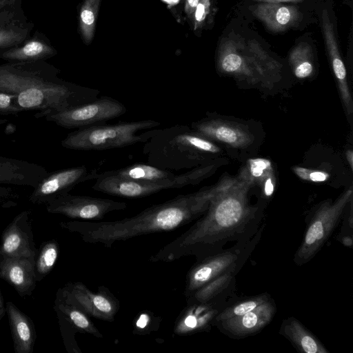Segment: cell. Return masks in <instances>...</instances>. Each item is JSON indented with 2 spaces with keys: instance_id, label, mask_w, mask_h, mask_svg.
<instances>
[{
  "instance_id": "obj_1",
  "label": "cell",
  "mask_w": 353,
  "mask_h": 353,
  "mask_svg": "<svg viewBox=\"0 0 353 353\" xmlns=\"http://www.w3.org/2000/svg\"><path fill=\"white\" fill-rule=\"evenodd\" d=\"M218 183L205 213L150 261L168 263L188 256L198 260L221 251L229 242L247 241L256 234L262 212L250 202L249 192L254 184L246 168L236 176H227Z\"/></svg>"
},
{
  "instance_id": "obj_2",
  "label": "cell",
  "mask_w": 353,
  "mask_h": 353,
  "mask_svg": "<svg viewBox=\"0 0 353 353\" xmlns=\"http://www.w3.org/2000/svg\"><path fill=\"white\" fill-rule=\"evenodd\" d=\"M219 183L196 192L178 195L152 205L139 214L112 221H72L61 226L77 233L88 243L111 248L118 241L156 232H168L196 220L207 210Z\"/></svg>"
},
{
  "instance_id": "obj_3",
  "label": "cell",
  "mask_w": 353,
  "mask_h": 353,
  "mask_svg": "<svg viewBox=\"0 0 353 353\" xmlns=\"http://www.w3.org/2000/svg\"><path fill=\"white\" fill-rule=\"evenodd\" d=\"M46 61L7 62L0 65V92L14 96L23 111L36 110V118L82 105L100 91L65 81Z\"/></svg>"
},
{
  "instance_id": "obj_4",
  "label": "cell",
  "mask_w": 353,
  "mask_h": 353,
  "mask_svg": "<svg viewBox=\"0 0 353 353\" xmlns=\"http://www.w3.org/2000/svg\"><path fill=\"white\" fill-rule=\"evenodd\" d=\"M144 143L143 154L148 163L170 171L195 168L221 152L214 142L180 124L157 129Z\"/></svg>"
},
{
  "instance_id": "obj_5",
  "label": "cell",
  "mask_w": 353,
  "mask_h": 353,
  "mask_svg": "<svg viewBox=\"0 0 353 353\" xmlns=\"http://www.w3.org/2000/svg\"><path fill=\"white\" fill-rule=\"evenodd\" d=\"M160 123L152 119L122 121L115 124H99L79 128L61 141L67 149L105 150L145 143L156 132Z\"/></svg>"
},
{
  "instance_id": "obj_6",
  "label": "cell",
  "mask_w": 353,
  "mask_h": 353,
  "mask_svg": "<svg viewBox=\"0 0 353 353\" xmlns=\"http://www.w3.org/2000/svg\"><path fill=\"white\" fill-rule=\"evenodd\" d=\"M217 168V163L209 162L185 173L177 174L172 179L160 181H135L108 175L103 172H92L91 179H95L96 181L92 188L97 192L119 197L142 198L166 189L196 185L212 175Z\"/></svg>"
},
{
  "instance_id": "obj_7",
  "label": "cell",
  "mask_w": 353,
  "mask_h": 353,
  "mask_svg": "<svg viewBox=\"0 0 353 353\" xmlns=\"http://www.w3.org/2000/svg\"><path fill=\"white\" fill-rule=\"evenodd\" d=\"M264 226L249 240L196 260L186 274L184 296L189 297L213 279L231 270H241L259 243Z\"/></svg>"
},
{
  "instance_id": "obj_8",
  "label": "cell",
  "mask_w": 353,
  "mask_h": 353,
  "mask_svg": "<svg viewBox=\"0 0 353 353\" xmlns=\"http://www.w3.org/2000/svg\"><path fill=\"white\" fill-rule=\"evenodd\" d=\"M352 194L351 185L334 201H325L315 210L307 223L301 243L293 258L297 265L309 262L321 249L352 200Z\"/></svg>"
},
{
  "instance_id": "obj_9",
  "label": "cell",
  "mask_w": 353,
  "mask_h": 353,
  "mask_svg": "<svg viewBox=\"0 0 353 353\" xmlns=\"http://www.w3.org/2000/svg\"><path fill=\"white\" fill-rule=\"evenodd\" d=\"M126 111V107L120 101L103 96L88 103L49 114L43 118L65 128L79 129L102 124L125 114Z\"/></svg>"
},
{
  "instance_id": "obj_10",
  "label": "cell",
  "mask_w": 353,
  "mask_h": 353,
  "mask_svg": "<svg viewBox=\"0 0 353 353\" xmlns=\"http://www.w3.org/2000/svg\"><path fill=\"white\" fill-rule=\"evenodd\" d=\"M56 296L88 316L101 321H114L119 310V300L103 285L93 292L80 281L68 282L58 290Z\"/></svg>"
},
{
  "instance_id": "obj_11",
  "label": "cell",
  "mask_w": 353,
  "mask_h": 353,
  "mask_svg": "<svg viewBox=\"0 0 353 353\" xmlns=\"http://www.w3.org/2000/svg\"><path fill=\"white\" fill-rule=\"evenodd\" d=\"M125 202L90 196L60 195L46 204L49 213L60 214L73 219L101 221L109 212L125 210Z\"/></svg>"
},
{
  "instance_id": "obj_12",
  "label": "cell",
  "mask_w": 353,
  "mask_h": 353,
  "mask_svg": "<svg viewBox=\"0 0 353 353\" xmlns=\"http://www.w3.org/2000/svg\"><path fill=\"white\" fill-rule=\"evenodd\" d=\"M90 174L85 165L48 173L34 188L29 201L34 204H47L59 196L68 193L79 183L90 180Z\"/></svg>"
},
{
  "instance_id": "obj_13",
  "label": "cell",
  "mask_w": 353,
  "mask_h": 353,
  "mask_svg": "<svg viewBox=\"0 0 353 353\" xmlns=\"http://www.w3.org/2000/svg\"><path fill=\"white\" fill-rule=\"evenodd\" d=\"M30 212L16 216L1 234L0 253L6 256L23 257L35 263L38 250L34 241Z\"/></svg>"
},
{
  "instance_id": "obj_14",
  "label": "cell",
  "mask_w": 353,
  "mask_h": 353,
  "mask_svg": "<svg viewBox=\"0 0 353 353\" xmlns=\"http://www.w3.org/2000/svg\"><path fill=\"white\" fill-rule=\"evenodd\" d=\"M191 128L213 141L234 148H245L254 141V136L244 125L212 117L192 123Z\"/></svg>"
},
{
  "instance_id": "obj_15",
  "label": "cell",
  "mask_w": 353,
  "mask_h": 353,
  "mask_svg": "<svg viewBox=\"0 0 353 353\" xmlns=\"http://www.w3.org/2000/svg\"><path fill=\"white\" fill-rule=\"evenodd\" d=\"M276 307L272 299L256 309L239 316L214 323L224 334L232 339H241L259 333L273 319Z\"/></svg>"
},
{
  "instance_id": "obj_16",
  "label": "cell",
  "mask_w": 353,
  "mask_h": 353,
  "mask_svg": "<svg viewBox=\"0 0 353 353\" xmlns=\"http://www.w3.org/2000/svg\"><path fill=\"white\" fill-rule=\"evenodd\" d=\"M228 304L224 302L187 304L176 319L174 332L179 336H188L210 330L217 314Z\"/></svg>"
},
{
  "instance_id": "obj_17",
  "label": "cell",
  "mask_w": 353,
  "mask_h": 353,
  "mask_svg": "<svg viewBox=\"0 0 353 353\" xmlns=\"http://www.w3.org/2000/svg\"><path fill=\"white\" fill-rule=\"evenodd\" d=\"M33 29V22L22 8V1L0 8V50L19 46L31 36Z\"/></svg>"
},
{
  "instance_id": "obj_18",
  "label": "cell",
  "mask_w": 353,
  "mask_h": 353,
  "mask_svg": "<svg viewBox=\"0 0 353 353\" xmlns=\"http://www.w3.org/2000/svg\"><path fill=\"white\" fill-rule=\"evenodd\" d=\"M0 278L12 285L21 296H30L37 283L34 262L0 253Z\"/></svg>"
},
{
  "instance_id": "obj_19",
  "label": "cell",
  "mask_w": 353,
  "mask_h": 353,
  "mask_svg": "<svg viewBox=\"0 0 353 353\" xmlns=\"http://www.w3.org/2000/svg\"><path fill=\"white\" fill-rule=\"evenodd\" d=\"M48 173L43 167L37 164L0 157V184L35 188Z\"/></svg>"
},
{
  "instance_id": "obj_20",
  "label": "cell",
  "mask_w": 353,
  "mask_h": 353,
  "mask_svg": "<svg viewBox=\"0 0 353 353\" xmlns=\"http://www.w3.org/2000/svg\"><path fill=\"white\" fill-rule=\"evenodd\" d=\"M57 54L46 36L36 32L19 46L0 50V59L7 62L46 61Z\"/></svg>"
},
{
  "instance_id": "obj_21",
  "label": "cell",
  "mask_w": 353,
  "mask_h": 353,
  "mask_svg": "<svg viewBox=\"0 0 353 353\" xmlns=\"http://www.w3.org/2000/svg\"><path fill=\"white\" fill-rule=\"evenodd\" d=\"M15 353H32L37 338L32 320L12 302L6 304Z\"/></svg>"
},
{
  "instance_id": "obj_22",
  "label": "cell",
  "mask_w": 353,
  "mask_h": 353,
  "mask_svg": "<svg viewBox=\"0 0 353 353\" xmlns=\"http://www.w3.org/2000/svg\"><path fill=\"white\" fill-rule=\"evenodd\" d=\"M239 270L227 271L208 282L186 299L187 304L194 303H230L236 287L235 276Z\"/></svg>"
},
{
  "instance_id": "obj_23",
  "label": "cell",
  "mask_w": 353,
  "mask_h": 353,
  "mask_svg": "<svg viewBox=\"0 0 353 353\" xmlns=\"http://www.w3.org/2000/svg\"><path fill=\"white\" fill-rule=\"evenodd\" d=\"M279 334L289 340L299 352H329L321 342L294 317L290 316L283 321Z\"/></svg>"
},
{
  "instance_id": "obj_24",
  "label": "cell",
  "mask_w": 353,
  "mask_h": 353,
  "mask_svg": "<svg viewBox=\"0 0 353 353\" xmlns=\"http://www.w3.org/2000/svg\"><path fill=\"white\" fill-rule=\"evenodd\" d=\"M105 174L135 181H160L175 178L177 174L150 164L134 163L115 170L103 172Z\"/></svg>"
},
{
  "instance_id": "obj_25",
  "label": "cell",
  "mask_w": 353,
  "mask_h": 353,
  "mask_svg": "<svg viewBox=\"0 0 353 353\" xmlns=\"http://www.w3.org/2000/svg\"><path fill=\"white\" fill-rule=\"evenodd\" d=\"M54 310L57 315L63 317L77 332L89 334L97 338L103 337V334L90 320V316L57 296Z\"/></svg>"
},
{
  "instance_id": "obj_26",
  "label": "cell",
  "mask_w": 353,
  "mask_h": 353,
  "mask_svg": "<svg viewBox=\"0 0 353 353\" xmlns=\"http://www.w3.org/2000/svg\"><path fill=\"white\" fill-rule=\"evenodd\" d=\"M254 185H258L264 196L274 193L276 176L271 161L267 159H250L245 165Z\"/></svg>"
},
{
  "instance_id": "obj_27",
  "label": "cell",
  "mask_w": 353,
  "mask_h": 353,
  "mask_svg": "<svg viewBox=\"0 0 353 353\" xmlns=\"http://www.w3.org/2000/svg\"><path fill=\"white\" fill-rule=\"evenodd\" d=\"M266 292L246 298L239 299L224 307L216 316L214 323L249 312L271 299ZM213 323V325H214Z\"/></svg>"
},
{
  "instance_id": "obj_28",
  "label": "cell",
  "mask_w": 353,
  "mask_h": 353,
  "mask_svg": "<svg viewBox=\"0 0 353 353\" xmlns=\"http://www.w3.org/2000/svg\"><path fill=\"white\" fill-rule=\"evenodd\" d=\"M59 254L58 242L52 239L43 242L38 250L34 263L36 281H41L53 269Z\"/></svg>"
},
{
  "instance_id": "obj_29",
  "label": "cell",
  "mask_w": 353,
  "mask_h": 353,
  "mask_svg": "<svg viewBox=\"0 0 353 353\" xmlns=\"http://www.w3.org/2000/svg\"><path fill=\"white\" fill-rule=\"evenodd\" d=\"M101 0H84L79 12V31L85 44L92 39Z\"/></svg>"
},
{
  "instance_id": "obj_30",
  "label": "cell",
  "mask_w": 353,
  "mask_h": 353,
  "mask_svg": "<svg viewBox=\"0 0 353 353\" xmlns=\"http://www.w3.org/2000/svg\"><path fill=\"white\" fill-rule=\"evenodd\" d=\"M157 318L148 311L141 312L134 319L133 332L134 334H147L158 325Z\"/></svg>"
},
{
  "instance_id": "obj_31",
  "label": "cell",
  "mask_w": 353,
  "mask_h": 353,
  "mask_svg": "<svg viewBox=\"0 0 353 353\" xmlns=\"http://www.w3.org/2000/svg\"><path fill=\"white\" fill-rule=\"evenodd\" d=\"M293 172L300 179L312 182H323L328 179L329 174L321 170H313L300 166L292 168Z\"/></svg>"
},
{
  "instance_id": "obj_32",
  "label": "cell",
  "mask_w": 353,
  "mask_h": 353,
  "mask_svg": "<svg viewBox=\"0 0 353 353\" xmlns=\"http://www.w3.org/2000/svg\"><path fill=\"white\" fill-rule=\"evenodd\" d=\"M241 57L236 53H229L225 55L220 61L221 70L229 74L235 75L241 65Z\"/></svg>"
},
{
  "instance_id": "obj_33",
  "label": "cell",
  "mask_w": 353,
  "mask_h": 353,
  "mask_svg": "<svg viewBox=\"0 0 353 353\" xmlns=\"http://www.w3.org/2000/svg\"><path fill=\"white\" fill-rule=\"evenodd\" d=\"M15 104L14 96L0 92V114H17L21 112Z\"/></svg>"
},
{
  "instance_id": "obj_34",
  "label": "cell",
  "mask_w": 353,
  "mask_h": 353,
  "mask_svg": "<svg viewBox=\"0 0 353 353\" xmlns=\"http://www.w3.org/2000/svg\"><path fill=\"white\" fill-rule=\"evenodd\" d=\"M276 19L279 24H287L290 20L289 9L284 6L279 8L276 13Z\"/></svg>"
},
{
  "instance_id": "obj_35",
  "label": "cell",
  "mask_w": 353,
  "mask_h": 353,
  "mask_svg": "<svg viewBox=\"0 0 353 353\" xmlns=\"http://www.w3.org/2000/svg\"><path fill=\"white\" fill-rule=\"evenodd\" d=\"M206 12V5L204 2L199 1L196 7L194 18L196 23L201 22L205 17Z\"/></svg>"
},
{
  "instance_id": "obj_36",
  "label": "cell",
  "mask_w": 353,
  "mask_h": 353,
  "mask_svg": "<svg viewBox=\"0 0 353 353\" xmlns=\"http://www.w3.org/2000/svg\"><path fill=\"white\" fill-rule=\"evenodd\" d=\"M200 0H187L185 10L187 13H192L196 8Z\"/></svg>"
},
{
  "instance_id": "obj_37",
  "label": "cell",
  "mask_w": 353,
  "mask_h": 353,
  "mask_svg": "<svg viewBox=\"0 0 353 353\" xmlns=\"http://www.w3.org/2000/svg\"><path fill=\"white\" fill-rule=\"evenodd\" d=\"M6 313L3 297L0 289V321Z\"/></svg>"
},
{
  "instance_id": "obj_38",
  "label": "cell",
  "mask_w": 353,
  "mask_h": 353,
  "mask_svg": "<svg viewBox=\"0 0 353 353\" xmlns=\"http://www.w3.org/2000/svg\"><path fill=\"white\" fill-rule=\"evenodd\" d=\"M346 159L350 165L351 170L353 168V152L352 150H347L345 152Z\"/></svg>"
},
{
  "instance_id": "obj_39",
  "label": "cell",
  "mask_w": 353,
  "mask_h": 353,
  "mask_svg": "<svg viewBox=\"0 0 353 353\" xmlns=\"http://www.w3.org/2000/svg\"><path fill=\"white\" fill-rule=\"evenodd\" d=\"M19 1L22 0H0V8L9 5H12Z\"/></svg>"
},
{
  "instance_id": "obj_40",
  "label": "cell",
  "mask_w": 353,
  "mask_h": 353,
  "mask_svg": "<svg viewBox=\"0 0 353 353\" xmlns=\"http://www.w3.org/2000/svg\"><path fill=\"white\" fill-rule=\"evenodd\" d=\"M170 4H174L179 1V0H163Z\"/></svg>"
}]
</instances>
